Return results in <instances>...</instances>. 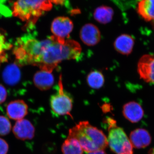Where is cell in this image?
<instances>
[{"mask_svg":"<svg viewBox=\"0 0 154 154\" xmlns=\"http://www.w3.org/2000/svg\"><path fill=\"white\" fill-rule=\"evenodd\" d=\"M80 36L83 42L88 46L98 44L101 39L99 28L92 24H86L80 30Z\"/></svg>","mask_w":154,"mask_h":154,"instance_id":"9c48e42d","label":"cell"},{"mask_svg":"<svg viewBox=\"0 0 154 154\" xmlns=\"http://www.w3.org/2000/svg\"><path fill=\"white\" fill-rule=\"evenodd\" d=\"M82 48L72 39L62 40L52 36L41 41V48L35 66L52 72L64 60L75 59L81 55Z\"/></svg>","mask_w":154,"mask_h":154,"instance_id":"6da1fadb","label":"cell"},{"mask_svg":"<svg viewBox=\"0 0 154 154\" xmlns=\"http://www.w3.org/2000/svg\"><path fill=\"white\" fill-rule=\"evenodd\" d=\"M9 149V145L5 140L0 138V154H7Z\"/></svg>","mask_w":154,"mask_h":154,"instance_id":"7402d4cb","label":"cell"},{"mask_svg":"<svg viewBox=\"0 0 154 154\" xmlns=\"http://www.w3.org/2000/svg\"><path fill=\"white\" fill-rule=\"evenodd\" d=\"M68 137L77 140L84 151L88 153L104 150L108 145L104 132L87 121L80 122L69 130Z\"/></svg>","mask_w":154,"mask_h":154,"instance_id":"7a4b0ae2","label":"cell"},{"mask_svg":"<svg viewBox=\"0 0 154 154\" xmlns=\"http://www.w3.org/2000/svg\"><path fill=\"white\" fill-rule=\"evenodd\" d=\"M137 70L140 79L154 84V55L147 54L141 57L138 62Z\"/></svg>","mask_w":154,"mask_h":154,"instance_id":"8992f818","label":"cell"},{"mask_svg":"<svg viewBox=\"0 0 154 154\" xmlns=\"http://www.w3.org/2000/svg\"><path fill=\"white\" fill-rule=\"evenodd\" d=\"M63 154H83L84 150L77 140L68 137L61 147Z\"/></svg>","mask_w":154,"mask_h":154,"instance_id":"ac0fdd59","label":"cell"},{"mask_svg":"<svg viewBox=\"0 0 154 154\" xmlns=\"http://www.w3.org/2000/svg\"><path fill=\"white\" fill-rule=\"evenodd\" d=\"M88 85L94 89L102 88L105 83V78L101 72L93 71L90 72L87 78Z\"/></svg>","mask_w":154,"mask_h":154,"instance_id":"d6986e66","label":"cell"},{"mask_svg":"<svg viewBox=\"0 0 154 154\" xmlns=\"http://www.w3.org/2000/svg\"><path fill=\"white\" fill-rule=\"evenodd\" d=\"M149 154H154V148H152L150 150Z\"/></svg>","mask_w":154,"mask_h":154,"instance_id":"484cf974","label":"cell"},{"mask_svg":"<svg viewBox=\"0 0 154 154\" xmlns=\"http://www.w3.org/2000/svg\"><path fill=\"white\" fill-rule=\"evenodd\" d=\"M137 11L144 21L154 22V0H140Z\"/></svg>","mask_w":154,"mask_h":154,"instance_id":"2e32d148","label":"cell"},{"mask_svg":"<svg viewBox=\"0 0 154 154\" xmlns=\"http://www.w3.org/2000/svg\"><path fill=\"white\" fill-rule=\"evenodd\" d=\"M7 93L6 88L2 85L0 84V104L5 102L7 99Z\"/></svg>","mask_w":154,"mask_h":154,"instance_id":"603a6c76","label":"cell"},{"mask_svg":"<svg viewBox=\"0 0 154 154\" xmlns=\"http://www.w3.org/2000/svg\"><path fill=\"white\" fill-rule=\"evenodd\" d=\"M58 86V92L51 96L50 100L51 110L56 115H69L72 117L71 114L73 107L72 99L64 91L61 76L60 77Z\"/></svg>","mask_w":154,"mask_h":154,"instance_id":"5b68a950","label":"cell"},{"mask_svg":"<svg viewBox=\"0 0 154 154\" xmlns=\"http://www.w3.org/2000/svg\"><path fill=\"white\" fill-rule=\"evenodd\" d=\"M130 141L133 147L143 149L150 144L152 137L149 133L143 128H137L131 132Z\"/></svg>","mask_w":154,"mask_h":154,"instance_id":"7c38bea8","label":"cell"},{"mask_svg":"<svg viewBox=\"0 0 154 154\" xmlns=\"http://www.w3.org/2000/svg\"><path fill=\"white\" fill-rule=\"evenodd\" d=\"M2 77L4 82L7 85H15L21 79V70L17 64H10L4 69Z\"/></svg>","mask_w":154,"mask_h":154,"instance_id":"9a60e30c","label":"cell"},{"mask_svg":"<svg viewBox=\"0 0 154 154\" xmlns=\"http://www.w3.org/2000/svg\"><path fill=\"white\" fill-rule=\"evenodd\" d=\"M4 35L0 31V63L6 59V54L5 51L9 48L10 45L6 43Z\"/></svg>","mask_w":154,"mask_h":154,"instance_id":"44dd1931","label":"cell"},{"mask_svg":"<svg viewBox=\"0 0 154 154\" xmlns=\"http://www.w3.org/2000/svg\"><path fill=\"white\" fill-rule=\"evenodd\" d=\"M52 4L59 5H63L65 4L66 0H50Z\"/></svg>","mask_w":154,"mask_h":154,"instance_id":"cb8c5ba5","label":"cell"},{"mask_svg":"<svg viewBox=\"0 0 154 154\" xmlns=\"http://www.w3.org/2000/svg\"><path fill=\"white\" fill-rule=\"evenodd\" d=\"M53 5L50 0H17L11 8L14 17L32 26L45 12L51 11Z\"/></svg>","mask_w":154,"mask_h":154,"instance_id":"3957f363","label":"cell"},{"mask_svg":"<svg viewBox=\"0 0 154 154\" xmlns=\"http://www.w3.org/2000/svg\"><path fill=\"white\" fill-rule=\"evenodd\" d=\"M33 80L36 88L42 91L49 90L54 83V78L51 72L42 70L36 72Z\"/></svg>","mask_w":154,"mask_h":154,"instance_id":"5bb4252c","label":"cell"},{"mask_svg":"<svg viewBox=\"0 0 154 154\" xmlns=\"http://www.w3.org/2000/svg\"><path fill=\"white\" fill-rule=\"evenodd\" d=\"M11 124L8 119L0 116V136H5L11 132Z\"/></svg>","mask_w":154,"mask_h":154,"instance_id":"ffe728a7","label":"cell"},{"mask_svg":"<svg viewBox=\"0 0 154 154\" xmlns=\"http://www.w3.org/2000/svg\"><path fill=\"white\" fill-rule=\"evenodd\" d=\"M6 110L9 118L18 121L23 119L28 114V106L23 100H15L8 104Z\"/></svg>","mask_w":154,"mask_h":154,"instance_id":"8fae6325","label":"cell"},{"mask_svg":"<svg viewBox=\"0 0 154 154\" xmlns=\"http://www.w3.org/2000/svg\"><path fill=\"white\" fill-rule=\"evenodd\" d=\"M88 154H107V153L104 150H99L88 153Z\"/></svg>","mask_w":154,"mask_h":154,"instance_id":"d4e9b609","label":"cell"},{"mask_svg":"<svg viewBox=\"0 0 154 154\" xmlns=\"http://www.w3.org/2000/svg\"><path fill=\"white\" fill-rule=\"evenodd\" d=\"M134 45L133 37L128 34H122L114 42V47L117 52L123 55H129L132 52Z\"/></svg>","mask_w":154,"mask_h":154,"instance_id":"4fadbf2b","label":"cell"},{"mask_svg":"<svg viewBox=\"0 0 154 154\" xmlns=\"http://www.w3.org/2000/svg\"><path fill=\"white\" fill-rule=\"evenodd\" d=\"M105 120L108 128L107 141L111 151L116 154H133V147L123 129L117 126L113 119L107 117Z\"/></svg>","mask_w":154,"mask_h":154,"instance_id":"277c9868","label":"cell"},{"mask_svg":"<svg viewBox=\"0 0 154 154\" xmlns=\"http://www.w3.org/2000/svg\"><path fill=\"white\" fill-rule=\"evenodd\" d=\"M113 11L111 8L102 6L96 8L94 12V19L99 23L106 24L111 22L113 19Z\"/></svg>","mask_w":154,"mask_h":154,"instance_id":"e0dca14e","label":"cell"},{"mask_svg":"<svg viewBox=\"0 0 154 154\" xmlns=\"http://www.w3.org/2000/svg\"><path fill=\"white\" fill-rule=\"evenodd\" d=\"M122 113L125 118L131 123L139 122L143 117L144 110L140 104L131 101L125 104L122 108Z\"/></svg>","mask_w":154,"mask_h":154,"instance_id":"30bf717a","label":"cell"},{"mask_svg":"<svg viewBox=\"0 0 154 154\" xmlns=\"http://www.w3.org/2000/svg\"><path fill=\"white\" fill-rule=\"evenodd\" d=\"M73 28V24L67 17H59L54 19L51 31L53 36L62 40H66Z\"/></svg>","mask_w":154,"mask_h":154,"instance_id":"52a82bcc","label":"cell"},{"mask_svg":"<svg viewBox=\"0 0 154 154\" xmlns=\"http://www.w3.org/2000/svg\"><path fill=\"white\" fill-rule=\"evenodd\" d=\"M13 133L18 139L22 140L32 139L35 135V128L30 121L22 119L18 120L13 128Z\"/></svg>","mask_w":154,"mask_h":154,"instance_id":"ba28073f","label":"cell"}]
</instances>
